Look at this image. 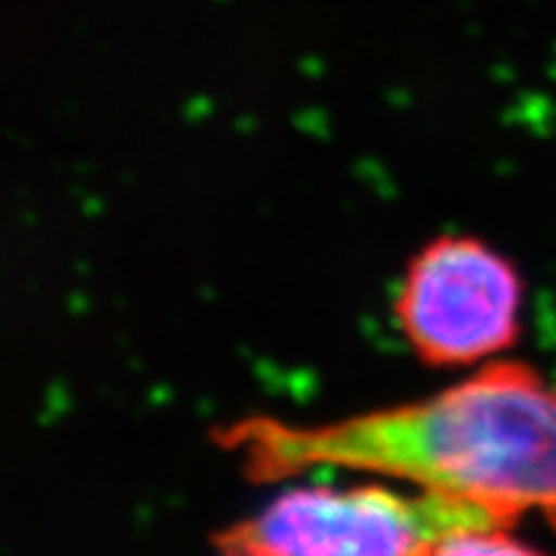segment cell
<instances>
[{
    "label": "cell",
    "instance_id": "6da1fadb",
    "mask_svg": "<svg viewBox=\"0 0 556 556\" xmlns=\"http://www.w3.org/2000/svg\"><path fill=\"white\" fill-rule=\"evenodd\" d=\"M255 482L315 467L381 471L471 500L507 526L526 510L556 528V387L497 364L438 397L328 426L248 417L214 433Z\"/></svg>",
    "mask_w": 556,
    "mask_h": 556
},
{
    "label": "cell",
    "instance_id": "7a4b0ae2",
    "mask_svg": "<svg viewBox=\"0 0 556 556\" xmlns=\"http://www.w3.org/2000/svg\"><path fill=\"white\" fill-rule=\"evenodd\" d=\"M484 528L507 523L471 500L433 490L422 497L381 486L299 490L229 526L214 544L225 556H430L443 539Z\"/></svg>",
    "mask_w": 556,
    "mask_h": 556
},
{
    "label": "cell",
    "instance_id": "3957f363",
    "mask_svg": "<svg viewBox=\"0 0 556 556\" xmlns=\"http://www.w3.org/2000/svg\"><path fill=\"white\" fill-rule=\"evenodd\" d=\"M518 307L510 263L471 238H441L409 266L397 319L426 364L462 366L516 340Z\"/></svg>",
    "mask_w": 556,
    "mask_h": 556
},
{
    "label": "cell",
    "instance_id": "277c9868",
    "mask_svg": "<svg viewBox=\"0 0 556 556\" xmlns=\"http://www.w3.org/2000/svg\"><path fill=\"white\" fill-rule=\"evenodd\" d=\"M430 556H544L533 548L505 536L503 528H484V531H462L443 539Z\"/></svg>",
    "mask_w": 556,
    "mask_h": 556
}]
</instances>
